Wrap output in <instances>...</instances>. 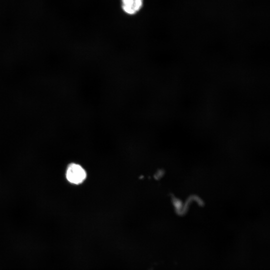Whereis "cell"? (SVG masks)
<instances>
[{
  "instance_id": "cell-1",
  "label": "cell",
  "mask_w": 270,
  "mask_h": 270,
  "mask_svg": "<svg viewBox=\"0 0 270 270\" xmlns=\"http://www.w3.org/2000/svg\"><path fill=\"white\" fill-rule=\"evenodd\" d=\"M84 170L79 164H72L68 166L66 177L68 182L74 184L82 183L86 178Z\"/></svg>"
},
{
  "instance_id": "cell-2",
  "label": "cell",
  "mask_w": 270,
  "mask_h": 270,
  "mask_svg": "<svg viewBox=\"0 0 270 270\" xmlns=\"http://www.w3.org/2000/svg\"><path fill=\"white\" fill-rule=\"evenodd\" d=\"M124 10L128 14H134L142 7V0H122Z\"/></svg>"
}]
</instances>
